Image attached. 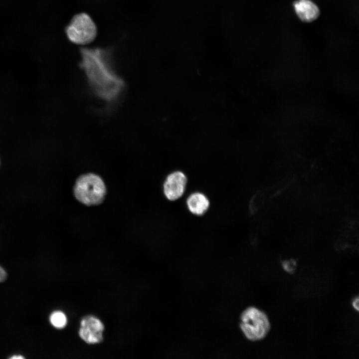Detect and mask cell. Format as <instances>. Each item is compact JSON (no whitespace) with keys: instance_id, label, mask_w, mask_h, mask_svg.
Segmentation results:
<instances>
[{"instance_id":"obj_1","label":"cell","mask_w":359,"mask_h":359,"mask_svg":"<svg viewBox=\"0 0 359 359\" xmlns=\"http://www.w3.org/2000/svg\"><path fill=\"white\" fill-rule=\"evenodd\" d=\"M80 53V66L93 93L105 102L115 101L123 91L124 82L113 66L111 51L84 48Z\"/></svg>"},{"instance_id":"obj_2","label":"cell","mask_w":359,"mask_h":359,"mask_svg":"<svg viewBox=\"0 0 359 359\" xmlns=\"http://www.w3.org/2000/svg\"><path fill=\"white\" fill-rule=\"evenodd\" d=\"M240 328L247 339L252 342L264 339L271 329L267 315L260 309L251 306L241 314Z\"/></svg>"},{"instance_id":"obj_3","label":"cell","mask_w":359,"mask_h":359,"mask_svg":"<svg viewBox=\"0 0 359 359\" xmlns=\"http://www.w3.org/2000/svg\"><path fill=\"white\" fill-rule=\"evenodd\" d=\"M73 192L75 198L83 204L95 205L103 201L106 189L99 176L89 173L81 175L77 179Z\"/></svg>"},{"instance_id":"obj_4","label":"cell","mask_w":359,"mask_h":359,"mask_svg":"<svg viewBox=\"0 0 359 359\" xmlns=\"http://www.w3.org/2000/svg\"><path fill=\"white\" fill-rule=\"evenodd\" d=\"M66 33L72 42L85 45L94 40L97 28L91 17L88 14L82 12L73 17L66 28Z\"/></svg>"},{"instance_id":"obj_5","label":"cell","mask_w":359,"mask_h":359,"mask_svg":"<svg viewBox=\"0 0 359 359\" xmlns=\"http://www.w3.org/2000/svg\"><path fill=\"white\" fill-rule=\"evenodd\" d=\"M187 178L184 173L176 171L169 174L163 184V191L166 197L170 201H176L184 194Z\"/></svg>"},{"instance_id":"obj_6","label":"cell","mask_w":359,"mask_h":359,"mask_svg":"<svg viewBox=\"0 0 359 359\" xmlns=\"http://www.w3.org/2000/svg\"><path fill=\"white\" fill-rule=\"evenodd\" d=\"M104 326L101 321L93 316L84 317L80 322V337L86 343L97 344L103 341Z\"/></svg>"},{"instance_id":"obj_7","label":"cell","mask_w":359,"mask_h":359,"mask_svg":"<svg viewBox=\"0 0 359 359\" xmlns=\"http://www.w3.org/2000/svg\"><path fill=\"white\" fill-rule=\"evenodd\" d=\"M296 14L302 21L310 22L319 16L318 6L311 0H298L293 3Z\"/></svg>"},{"instance_id":"obj_8","label":"cell","mask_w":359,"mask_h":359,"mask_svg":"<svg viewBox=\"0 0 359 359\" xmlns=\"http://www.w3.org/2000/svg\"><path fill=\"white\" fill-rule=\"evenodd\" d=\"M186 204L189 212L196 216H202L208 210L210 201L202 192L196 191L188 195Z\"/></svg>"},{"instance_id":"obj_9","label":"cell","mask_w":359,"mask_h":359,"mask_svg":"<svg viewBox=\"0 0 359 359\" xmlns=\"http://www.w3.org/2000/svg\"><path fill=\"white\" fill-rule=\"evenodd\" d=\"M50 321L54 327L59 329L64 327L67 323L66 317L61 311L54 312L50 316Z\"/></svg>"},{"instance_id":"obj_10","label":"cell","mask_w":359,"mask_h":359,"mask_svg":"<svg viewBox=\"0 0 359 359\" xmlns=\"http://www.w3.org/2000/svg\"><path fill=\"white\" fill-rule=\"evenodd\" d=\"M284 269L288 272L292 273L296 268L295 262L290 261H286L283 264Z\"/></svg>"},{"instance_id":"obj_11","label":"cell","mask_w":359,"mask_h":359,"mask_svg":"<svg viewBox=\"0 0 359 359\" xmlns=\"http://www.w3.org/2000/svg\"><path fill=\"white\" fill-rule=\"evenodd\" d=\"M352 306L353 308L357 311L359 310V298L357 296L355 297L352 301Z\"/></svg>"},{"instance_id":"obj_12","label":"cell","mask_w":359,"mask_h":359,"mask_svg":"<svg viewBox=\"0 0 359 359\" xmlns=\"http://www.w3.org/2000/svg\"><path fill=\"white\" fill-rule=\"evenodd\" d=\"M24 358L23 357L21 356H14L13 357H11L10 359H23Z\"/></svg>"}]
</instances>
